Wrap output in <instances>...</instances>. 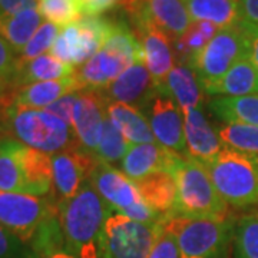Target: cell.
Wrapping results in <instances>:
<instances>
[{"label":"cell","mask_w":258,"mask_h":258,"mask_svg":"<svg viewBox=\"0 0 258 258\" xmlns=\"http://www.w3.org/2000/svg\"><path fill=\"white\" fill-rule=\"evenodd\" d=\"M218 32L220 28L210 22H192L184 35L174 40L176 53L188 62L191 56L207 46Z\"/></svg>","instance_id":"1f68e13d"},{"label":"cell","mask_w":258,"mask_h":258,"mask_svg":"<svg viewBox=\"0 0 258 258\" xmlns=\"http://www.w3.org/2000/svg\"><path fill=\"white\" fill-rule=\"evenodd\" d=\"M108 99L102 91H79L76 95L72 116V129L79 147L88 154L96 152L101 141L103 122L108 118Z\"/></svg>","instance_id":"7c38bea8"},{"label":"cell","mask_w":258,"mask_h":258,"mask_svg":"<svg viewBox=\"0 0 258 258\" xmlns=\"http://www.w3.org/2000/svg\"><path fill=\"white\" fill-rule=\"evenodd\" d=\"M164 227L176 237L179 258H218L228 245L232 222L172 215Z\"/></svg>","instance_id":"8992f818"},{"label":"cell","mask_w":258,"mask_h":258,"mask_svg":"<svg viewBox=\"0 0 258 258\" xmlns=\"http://www.w3.org/2000/svg\"><path fill=\"white\" fill-rule=\"evenodd\" d=\"M22 175L25 194L46 197L53 189L52 155L25 145L22 151Z\"/></svg>","instance_id":"603a6c76"},{"label":"cell","mask_w":258,"mask_h":258,"mask_svg":"<svg viewBox=\"0 0 258 258\" xmlns=\"http://www.w3.org/2000/svg\"><path fill=\"white\" fill-rule=\"evenodd\" d=\"M211 111L225 123L258 126V93L245 96H222L210 103Z\"/></svg>","instance_id":"f1b7e54d"},{"label":"cell","mask_w":258,"mask_h":258,"mask_svg":"<svg viewBox=\"0 0 258 258\" xmlns=\"http://www.w3.org/2000/svg\"><path fill=\"white\" fill-rule=\"evenodd\" d=\"M192 22H210L220 29L240 25V0H184Z\"/></svg>","instance_id":"4316f807"},{"label":"cell","mask_w":258,"mask_h":258,"mask_svg":"<svg viewBox=\"0 0 258 258\" xmlns=\"http://www.w3.org/2000/svg\"><path fill=\"white\" fill-rule=\"evenodd\" d=\"M158 93L172 99L181 111L201 108V83L189 66L176 64L157 88Z\"/></svg>","instance_id":"7402d4cb"},{"label":"cell","mask_w":258,"mask_h":258,"mask_svg":"<svg viewBox=\"0 0 258 258\" xmlns=\"http://www.w3.org/2000/svg\"><path fill=\"white\" fill-rule=\"evenodd\" d=\"M25 145L18 139H0V191L25 192L22 175V151Z\"/></svg>","instance_id":"f546056e"},{"label":"cell","mask_w":258,"mask_h":258,"mask_svg":"<svg viewBox=\"0 0 258 258\" xmlns=\"http://www.w3.org/2000/svg\"><path fill=\"white\" fill-rule=\"evenodd\" d=\"M154 92H158L157 88L142 60L132 64L115 82L103 89L108 102H120L135 108L147 103L151 96H155Z\"/></svg>","instance_id":"ac0fdd59"},{"label":"cell","mask_w":258,"mask_h":258,"mask_svg":"<svg viewBox=\"0 0 258 258\" xmlns=\"http://www.w3.org/2000/svg\"><path fill=\"white\" fill-rule=\"evenodd\" d=\"M60 30L62 28H59L57 25H53L50 22L42 23V26L37 29L35 36L30 39V42L23 49V52L19 55V62L23 63V62H29L39 56L45 55L47 50L52 49Z\"/></svg>","instance_id":"d590c367"},{"label":"cell","mask_w":258,"mask_h":258,"mask_svg":"<svg viewBox=\"0 0 258 258\" xmlns=\"http://www.w3.org/2000/svg\"><path fill=\"white\" fill-rule=\"evenodd\" d=\"M132 64L134 62L126 56L102 47L88 62L75 69V78L81 91H103Z\"/></svg>","instance_id":"2e32d148"},{"label":"cell","mask_w":258,"mask_h":258,"mask_svg":"<svg viewBox=\"0 0 258 258\" xmlns=\"http://www.w3.org/2000/svg\"><path fill=\"white\" fill-rule=\"evenodd\" d=\"M247 53V33L241 25H235L220 29L207 46L191 56L188 66L195 72L201 88H205L221 79Z\"/></svg>","instance_id":"52a82bcc"},{"label":"cell","mask_w":258,"mask_h":258,"mask_svg":"<svg viewBox=\"0 0 258 258\" xmlns=\"http://www.w3.org/2000/svg\"><path fill=\"white\" fill-rule=\"evenodd\" d=\"M106 115L129 144L157 142L149 122L138 108L120 102H108Z\"/></svg>","instance_id":"cb8c5ba5"},{"label":"cell","mask_w":258,"mask_h":258,"mask_svg":"<svg viewBox=\"0 0 258 258\" xmlns=\"http://www.w3.org/2000/svg\"><path fill=\"white\" fill-rule=\"evenodd\" d=\"M10 105H12V102L0 101V137L8 129V108Z\"/></svg>","instance_id":"bcb514c9"},{"label":"cell","mask_w":258,"mask_h":258,"mask_svg":"<svg viewBox=\"0 0 258 258\" xmlns=\"http://www.w3.org/2000/svg\"><path fill=\"white\" fill-rule=\"evenodd\" d=\"M89 181L112 210L139 222L164 221L144 203L134 181L111 164L98 159Z\"/></svg>","instance_id":"ba28073f"},{"label":"cell","mask_w":258,"mask_h":258,"mask_svg":"<svg viewBox=\"0 0 258 258\" xmlns=\"http://www.w3.org/2000/svg\"><path fill=\"white\" fill-rule=\"evenodd\" d=\"M28 258H35V257H33V252H32V251L29 252V257Z\"/></svg>","instance_id":"c3c4849f"},{"label":"cell","mask_w":258,"mask_h":258,"mask_svg":"<svg viewBox=\"0 0 258 258\" xmlns=\"http://www.w3.org/2000/svg\"><path fill=\"white\" fill-rule=\"evenodd\" d=\"M81 88L75 78V74L60 81H47V82H35L19 88L13 95V103L20 108L30 109H46L57 99L64 95L79 92Z\"/></svg>","instance_id":"44dd1931"},{"label":"cell","mask_w":258,"mask_h":258,"mask_svg":"<svg viewBox=\"0 0 258 258\" xmlns=\"http://www.w3.org/2000/svg\"><path fill=\"white\" fill-rule=\"evenodd\" d=\"M162 222H139L109 208L99 242L101 258H149L162 232Z\"/></svg>","instance_id":"5b68a950"},{"label":"cell","mask_w":258,"mask_h":258,"mask_svg":"<svg viewBox=\"0 0 258 258\" xmlns=\"http://www.w3.org/2000/svg\"><path fill=\"white\" fill-rule=\"evenodd\" d=\"M76 95H78V92L64 95L63 98L57 99L55 103H52L50 106H47L45 111L52 113V115H55L59 119L66 122L69 126H72V116H74V106L75 101H76Z\"/></svg>","instance_id":"ab89813d"},{"label":"cell","mask_w":258,"mask_h":258,"mask_svg":"<svg viewBox=\"0 0 258 258\" xmlns=\"http://www.w3.org/2000/svg\"><path fill=\"white\" fill-rule=\"evenodd\" d=\"M126 9L131 13L134 25L137 28V37L144 53V63L154 81L155 88H158L174 68V40L148 18L135 0L126 2Z\"/></svg>","instance_id":"8fae6325"},{"label":"cell","mask_w":258,"mask_h":258,"mask_svg":"<svg viewBox=\"0 0 258 258\" xmlns=\"http://www.w3.org/2000/svg\"><path fill=\"white\" fill-rule=\"evenodd\" d=\"M182 111L164 95H155L151 103L149 125L157 144L176 154L186 155Z\"/></svg>","instance_id":"9a60e30c"},{"label":"cell","mask_w":258,"mask_h":258,"mask_svg":"<svg viewBox=\"0 0 258 258\" xmlns=\"http://www.w3.org/2000/svg\"><path fill=\"white\" fill-rule=\"evenodd\" d=\"M2 20H3V18H2V15H0V29H2Z\"/></svg>","instance_id":"681fc988"},{"label":"cell","mask_w":258,"mask_h":258,"mask_svg":"<svg viewBox=\"0 0 258 258\" xmlns=\"http://www.w3.org/2000/svg\"><path fill=\"white\" fill-rule=\"evenodd\" d=\"M182 159L184 155L169 151L157 142L131 144L120 164L123 174L135 181L157 172H168L172 175Z\"/></svg>","instance_id":"5bb4252c"},{"label":"cell","mask_w":258,"mask_h":258,"mask_svg":"<svg viewBox=\"0 0 258 258\" xmlns=\"http://www.w3.org/2000/svg\"><path fill=\"white\" fill-rule=\"evenodd\" d=\"M203 89L210 95L224 96H245L258 93V72L248 53L234 64L221 79Z\"/></svg>","instance_id":"d4e9b609"},{"label":"cell","mask_w":258,"mask_h":258,"mask_svg":"<svg viewBox=\"0 0 258 258\" xmlns=\"http://www.w3.org/2000/svg\"><path fill=\"white\" fill-rule=\"evenodd\" d=\"M109 207L89 182L74 198L59 203L66 247L76 258H101L99 242Z\"/></svg>","instance_id":"6da1fadb"},{"label":"cell","mask_w":258,"mask_h":258,"mask_svg":"<svg viewBox=\"0 0 258 258\" xmlns=\"http://www.w3.org/2000/svg\"><path fill=\"white\" fill-rule=\"evenodd\" d=\"M204 166L228 205L242 208L258 204V155L224 147Z\"/></svg>","instance_id":"3957f363"},{"label":"cell","mask_w":258,"mask_h":258,"mask_svg":"<svg viewBox=\"0 0 258 258\" xmlns=\"http://www.w3.org/2000/svg\"><path fill=\"white\" fill-rule=\"evenodd\" d=\"M29 252L26 244L0 224V258H28Z\"/></svg>","instance_id":"74e56055"},{"label":"cell","mask_w":258,"mask_h":258,"mask_svg":"<svg viewBox=\"0 0 258 258\" xmlns=\"http://www.w3.org/2000/svg\"><path fill=\"white\" fill-rule=\"evenodd\" d=\"M176 182V203L174 215L194 218L230 220L228 204L217 191L207 168L185 155L172 172Z\"/></svg>","instance_id":"7a4b0ae2"},{"label":"cell","mask_w":258,"mask_h":258,"mask_svg":"<svg viewBox=\"0 0 258 258\" xmlns=\"http://www.w3.org/2000/svg\"><path fill=\"white\" fill-rule=\"evenodd\" d=\"M39 0H0V15L2 18L12 16L23 10L37 9Z\"/></svg>","instance_id":"b9f144b4"},{"label":"cell","mask_w":258,"mask_h":258,"mask_svg":"<svg viewBox=\"0 0 258 258\" xmlns=\"http://www.w3.org/2000/svg\"><path fill=\"white\" fill-rule=\"evenodd\" d=\"M224 147L258 155V126L245 123H225L217 129Z\"/></svg>","instance_id":"4dcf8cb0"},{"label":"cell","mask_w":258,"mask_h":258,"mask_svg":"<svg viewBox=\"0 0 258 258\" xmlns=\"http://www.w3.org/2000/svg\"><path fill=\"white\" fill-rule=\"evenodd\" d=\"M235 258H258V212L241 217L234 230Z\"/></svg>","instance_id":"d6a6232c"},{"label":"cell","mask_w":258,"mask_h":258,"mask_svg":"<svg viewBox=\"0 0 258 258\" xmlns=\"http://www.w3.org/2000/svg\"><path fill=\"white\" fill-rule=\"evenodd\" d=\"M248 40V57L258 72V29H244Z\"/></svg>","instance_id":"f6af8a7d"},{"label":"cell","mask_w":258,"mask_h":258,"mask_svg":"<svg viewBox=\"0 0 258 258\" xmlns=\"http://www.w3.org/2000/svg\"><path fill=\"white\" fill-rule=\"evenodd\" d=\"M186 157H191L203 165L208 164L220 154L224 145L201 112V108L182 111Z\"/></svg>","instance_id":"e0dca14e"},{"label":"cell","mask_w":258,"mask_h":258,"mask_svg":"<svg viewBox=\"0 0 258 258\" xmlns=\"http://www.w3.org/2000/svg\"><path fill=\"white\" fill-rule=\"evenodd\" d=\"M42 19L37 9H28L12 16H5L2 20L0 36L9 43L16 55H20L35 36L37 29L42 26Z\"/></svg>","instance_id":"83f0119b"},{"label":"cell","mask_w":258,"mask_h":258,"mask_svg":"<svg viewBox=\"0 0 258 258\" xmlns=\"http://www.w3.org/2000/svg\"><path fill=\"white\" fill-rule=\"evenodd\" d=\"M74 66L63 63L56 59L52 53H45L29 62H19L18 74L15 78V88H22L25 85L47 81H60L75 74Z\"/></svg>","instance_id":"484cf974"},{"label":"cell","mask_w":258,"mask_h":258,"mask_svg":"<svg viewBox=\"0 0 258 258\" xmlns=\"http://www.w3.org/2000/svg\"><path fill=\"white\" fill-rule=\"evenodd\" d=\"M134 184L141 198L161 220L174 215L176 203V182L168 172H157L135 179Z\"/></svg>","instance_id":"d6986e66"},{"label":"cell","mask_w":258,"mask_h":258,"mask_svg":"<svg viewBox=\"0 0 258 258\" xmlns=\"http://www.w3.org/2000/svg\"><path fill=\"white\" fill-rule=\"evenodd\" d=\"M98 158L83 151L81 147L68 148L52 155L53 165V189L59 203L74 198L91 179Z\"/></svg>","instance_id":"4fadbf2b"},{"label":"cell","mask_w":258,"mask_h":258,"mask_svg":"<svg viewBox=\"0 0 258 258\" xmlns=\"http://www.w3.org/2000/svg\"><path fill=\"white\" fill-rule=\"evenodd\" d=\"M19 56L9 43L0 36V92L8 96L15 88V78L18 74Z\"/></svg>","instance_id":"8d00e7d4"},{"label":"cell","mask_w":258,"mask_h":258,"mask_svg":"<svg viewBox=\"0 0 258 258\" xmlns=\"http://www.w3.org/2000/svg\"><path fill=\"white\" fill-rule=\"evenodd\" d=\"M158 28H161L172 40L184 35L192 25L184 0H135Z\"/></svg>","instance_id":"ffe728a7"},{"label":"cell","mask_w":258,"mask_h":258,"mask_svg":"<svg viewBox=\"0 0 258 258\" xmlns=\"http://www.w3.org/2000/svg\"><path fill=\"white\" fill-rule=\"evenodd\" d=\"M37 10L46 22L57 25L59 28H64L82 19L78 0H39Z\"/></svg>","instance_id":"e575fe53"},{"label":"cell","mask_w":258,"mask_h":258,"mask_svg":"<svg viewBox=\"0 0 258 258\" xmlns=\"http://www.w3.org/2000/svg\"><path fill=\"white\" fill-rule=\"evenodd\" d=\"M240 25L244 29H258V0H240Z\"/></svg>","instance_id":"60d3db41"},{"label":"cell","mask_w":258,"mask_h":258,"mask_svg":"<svg viewBox=\"0 0 258 258\" xmlns=\"http://www.w3.org/2000/svg\"><path fill=\"white\" fill-rule=\"evenodd\" d=\"M8 129L23 145L49 155L68 148L79 147L72 126L45 109L10 105L8 108Z\"/></svg>","instance_id":"277c9868"},{"label":"cell","mask_w":258,"mask_h":258,"mask_svg":"<svg viewBox=\"0 0 258 258\" xmlns=\"http://www.w3.org/2000/svg\"><path fill=\"white\" fill-rule=\"evenodd\" d=\"M115 28V22L99 16H85L64 26L50 53L71 66H81L101 50Z\"/></svg>","instance_id":"9c48e42d"},{"label":"cell","mask_w":258,"mask_h":258,"mask_svg":"<svg viewBox=\"0 0 258 258\" xmlns=\"http://www.w3.org/2000/svg\"><path fill=\"white\" fill-rule=\"evenodd\" d=\"M32 251V249H30ZM33 252V251H32ZM33 257L35 258H76L69 251V248L66 247V244L62 245H57V247H52V248L42 249V251H37L33 252Z\"/></svg>","instance_id":"ee69618b"},{"label":"cell","mask_w":258,"mask_h":258,"mask_svg":"<svg viewBox=\"0 0 258 258\" xmlns=\"http://www.w3.org/2000/svg\"><path fill=\"white\" fill-rule=\"evenodd\" d=\"M57 210L59 203L47 197L0 191V224L26 245H30L40 224Z\"/></svg>","instance_id":"30bf717a"},{"label":"cell","mask_w":258,"mask_h":258,"mask_svg":"<svg viewBox=\"0 0 258 258\" xmlns=\"http://www.w3.org/2000/svg\"><path fill=\"white\" fill-rule=\"evenodd\" d=\"M0 101H9L13 103V96H8V95H3L0 92Z\"/></svg>","instance_id":"7dc6e473"},{"label":"cell","mask_w":258,"mask_h":258,"mask_svg":"<svg viewBox=\"0 0 258 258\" xmlns=\"http://www.w3.org/2000/svg\"><path fill=\"white\" fill-rule=\"evenodd\" d=\"M128 141L125 137L120 134L118 129L115 128V125L112 123L109 118H106L103 122V128H102L101 141L98 144L96 152L95 155L98 157L99 161L103 162H116V161H122V158L125 157L126 151L129 148Z\"/></svg>","instance_id":"836d02e7"},{"label":"cell","mask_w":258,"mask_h":258,"mask_svg":"<svg viewBox=\"0 0 258 258\" xmlns=\"http://www.w3.org/2000/svg\"><path fill=\"white\" fill-rule=\"evenodd\" d=\"M149 258H179L176 237L171 231L166 230L164 227V222H162V232Z\"/></svg>","instance_id":"f35d334b"},{"label":"cell","mask_w":258,"mask_h":258,"mask_svg":"<svg viewBox=\"0 0 258 258\" xmlns=\"http://www.w3.org/2000/svg\"><path fill=\"white\" fill-rule=\"evenodd\" d=\"M116 2L118 0H78L82 18H85V16H99L101 13L111 9Z\"/></svg>","instance_id":"7bdbcfd3"}]
</instances>
